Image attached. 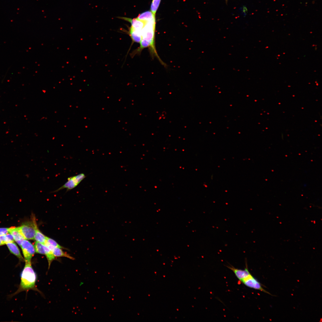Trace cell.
I'll list each match as a JSON object with an SVG mask.
<instances>
[{"label":"cell","mask_w":322,"mask_h":322,"mask_svg":"<svg viewBox=\"0 0 322 322\" xmlns=\"http://www.w3.org/2000/svg\"><path fill=\"white\" fill-rule=\"evenodd\" d=\"M47 237L42 233L37 227L36 229L34 238L36 242L45 244L47 241Z\"/></svg>","instance_id":"cell-10"},{"label":"cell","mask_w":322,"mask_h":322,"mask_svg":"<svg viewBox=\"0 0 322 322\" xmlns=\"http://www.w3.org/2000/svg\"><path fill=\"white\" fill-rule=\"evenodd\" d=\"M9 233L12 236L14 241L20 246L23 241L26 239L20 231L18 227L9 228Z\"/></svg>","instance_id":"cell-8"},{"label":"cell","mask_w":322,"mask_h":322,"mask_svg":"<svg viewBox=\"0 0 322 322\" xmlns=\"http://www.w3.org/2000/svg\"><path fill=\"white\" fill-rule=\"evenodd\" d=\"M36 253L40 254L45 255V245L39 242H36L34 245Z\"/></svg>","instance_id":"cell-14"},{"label":"cell","mask_w":322,"mask_h":322,"mask_svg":"<svg viewBox=\"0 0 322 322\" xmlns=\"http://www.w3.org/2000/svg\"><path fill=\"white\" fill-rule=\"evenodd\" d=\"M161 0H152L151 4V11L154 15H155L158 9Z\"/></svg>","instance_id":"cell-15"},{"label":"cell","mask_w":322,"mask_h":322,"mask_svg":"<svg viewBox=\"0 0 322 322\" xmlns=\"http://www.w3.org/2000/svg\"><path fill=\"white\" fill-rule=\"evenodd\" d=\"M44 244L52 250L54 248L64 249V247L60 245L55 240L47 237L46 242Z\"/></svg>","instance_id":"cell-12"},{"label":"cell","mask_w":322,"mask_h":322,"mask_svg":"<svg viewBox=\"0 0 322 322\" xmlns=\"http://www.w3.org/2000/svg\"><path fill=\"white\" fill-rule=\"evenodd\" d=\"M20 277L21 282L19 287L14 295L22 291L31 290L38 291L36 286V274L32 267L31 262H25V265L21 272Z\"/></svg>","instance_id":"cell-2"},{"label":"cell","mask_w":322,"mask_h":322,"mask_svg":"<svg viewBox=\"0 0 322 322\" xmlns=\"http://www.w3.org/2000/svg\"><path fill=\"white\" fill-rule=\"evenodd\" d=\"M6 244L4 234L0 236V246Z\"/></svg>","instance_id":"cell-17"},{"label":"cell","mask_w":322,"mask_h":322,"mask_svg":"<svg viewBox=\"0 0 322 322\" xmlns=\"http://www.w3.org/2000/svg\"><path fill=\"white\" fill-rule=\"evenodd\" d=\"M241 282L247 287L270 294L263 288L260 283L251 274L242 279Z\"/></svg>","instance_id":"cell-6"},{"label":"cell","mask_w":322,"mask_h":322,"mask_svg":"<svg viewBox=\"0 0 322 322\" xmlns=\"http://www.w3.org/2000/svg\"><path fill=\"white\" fill-rule=\"evenodd\" d=\"M52 253L55 257H63L68 258L69 259L74 260V259L67 253L64 252L59 248H54L52 250Z\"/></svg>","instance_id":"cell-11"},{"label":"cell","mask_w":322,"mask_h":322,"mask_svg":"<svg viewBox=\"0 0 322 322\" xmlns=\"http://www.w3.org/2000/svg\"><path fill=\"white\" fill-rule=\"evenodd\" d=\"M137 19L145 20L144 25L141 31V40L138 51L140 52L145 48H148L153 57H157L163 64V62L158 56L155 47V15L151 11H147L140 14Z\"/></svg>","instance_id":"cell-1"},{"label":"cell","mask_w":322,"mask_h":322,"mask_svg":"<svg viewBox=\"0 0 322 322\" xmlns=\"http://www.w3.org/2000/svg\"><path fill=\"white\" fill-rule=\"evenodd\" d=\"M6 244L12 253L16 256L21 261H24V258L21 256L19 249L15 243L14 242H9L7 243Z\"/></svg>","instance_id":"cell-9"},{"label":"cell","mask_w":322,"mask_h":322,"mask_svg":"<svg viewBox=\"0 0 322 322\" xmlns=\"http://www.w3.org/2000/svg\"><path fill=\"white\" fill-rule=\"evenodd\" d=\"M227 267L234 273L237 278L240 281L251 274L247 266L244 270L236 268L231 266Z\"/></svg>","instance_id":"cell-7"},{"label":"cell","mask_w":322,"mask_h":322,"mask_svg":"<svg viewBox=\"0 0 322 322\" xmlns=\"http://www.w3.org/2000/svg\"><path fill=\"white\" fill-rule=\"evenodd\" d=\"M9 228H0V236L9 233Z\"/></svg>","instance_id":"cell-16"},{"label":"cell","mask_w":322,"mask_h":322,"mask_svg":"<svg viewBox=\"0 0 322 322\" xmlns=\"http://www.w3.org/2000/svg\"><path fill=\"white\" fill-rule=\"evenodd\" d=\"M20 246L24 256V261L31 262V259L35 252L34 246L27 239L23 241Z\"/></svg>","instance_id":"cell-5"},{"label":"cell","mask_w":322,"mask_h":322,"mask_svg":"<svg viewBox=\"0 0 322 322\" xmlns=\"http://www.w3.org/2000/svg\"><path fill=\"white\" fill-rule=\"evenodd\" d=\"M45 245V244H44ZM45 254L48 263V269L50 267L51 264L55 258L52 253V251L47 246L45 245Z\"/></svg>","instance_id":"cell-13"},{"label":"cell","mask_w":322,"mask_h":322,"mask_svg":"<svg viewBox=\"0 0 322 322\" xmlns=\"http://www.w3.org/2000/svg\"><path fill=\"white\" fill-rule=\"evenodd\" d=\"M85 177L83 173L69 177L67 178V181L64 185L52 193L57 192L64 188L66 189V191H69L76 187Z\"/></svg>","instance_id":"cell-4"},{"label":"cell","mask_w":322,"mask_h":322,"mask_svg":"<svg viewBox=\"0 0 322 322\" xmlns=\"http://www.w3.org/2000/svg\"><path fill=\"white\" fill-rule=\"evenodd\" d=\"M37 227L35 217L33 216L32 220L24 223L18 228L26 239L32 240L34 239Z\"/></svg>","instance_id":"cell-3"}]
</instances>
